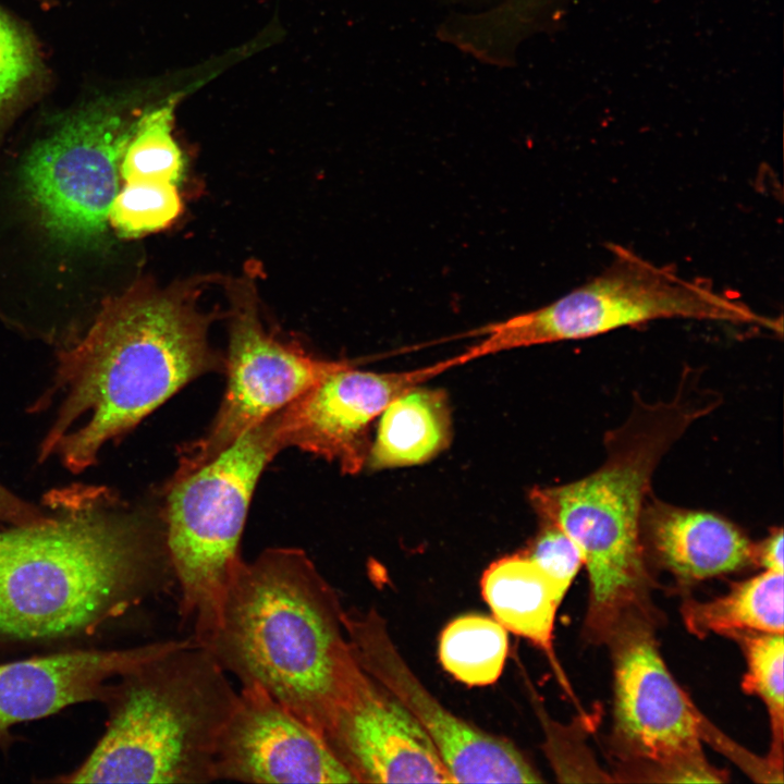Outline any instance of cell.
Returning a JSON list of instances; mask_svg holds the SVG:
<instances>
[{"label":"cell","mask_w":784,"mask_h":784,"mask_svg":"<svg viewBox=\"0 0 784 784\" xmlns=\"http://www.w3.org/2000/svg\"><path fill=\"white\" fill-rule=\"evenodd\" d=\"M40 72L41 62L32 37L0 10V127Z\"/></svg>","instance_id":"cell-24"},{"label":"cell","mask_w":784,"mask_h":784,"mask_svg":"<svg viewBox=\"0 0 784 784\" xmlns=\"http://www.w3.org/2000/svg\"><path fill=\"white\" fill-rule=\"evenodd\" d=\"M556 0H505L486 12L489 27L500 37L518 39L530 30Z\"/></svg>","instance_id":"cell-26"},{"label":"cell","mask_w":784,"mask_h":784,"mask_svg":"<svg viewBox=\"0 0 784 784\" xmlns=\"http://www.w3.org/2000/svg\"><path fill=\"white\" fill-rule=\"evenodd\" d=\"M597 277L559 299L478 330L483 339L463 354L467 362L538 344L580 340L659 319H693L755 326L775 333L782 319L649 262L622 246Z\"/></svg>","instance_id":"cell-7"},{"label":"cell","mask_w":784,"mask_h":784,"mask_svg":"<svg viewBox=\"0 0 784 784\" xmlns=\"http://www.w3.org/2000/svg\"><path fill=\"white\" fill-rule=\"evenodd\" d=\"M699 380L700 375L687 369L671 400L635 399L627 419L605 434L600 467L575 481L529 492L541 522L561 528L581 554L589 578L584 635L593 644H605L626 618L657 620L641 516L662 457L688 427L721 403Z\"/></svg>","instance_id":"cell-3"},{"label":"cell","mask_w":784,"mask_h":784,"mask_svg":"<svg viewBox=\"0 0 784 784\" xmlns=\"http://www.w3.org/2000/svg\"><path fill=\"white\" fill-rule=\"evenodd\" d=\"M231 287L226 389L209 430L183 448L172 477L210 462L323 378L351 366L311 356L296 343L275 338L261 322L254 286L240 282Z\"/></svg>","instance_id":"cell-10"},{"label":"cell","mask_w":784,"mask_h":784,"mask_svg":"<svg viewBox=\"0 0 784 784\" xmlns=\"http://www.w3.org/2000/svg\"><path fill=\"white\" fill-rule=\"evenodd\" d=\"M654 620L623 621L607 640L613 664L612 748L621 781L724 782L706 759L705 716L667 669Z\"/></svg>","instance_id":"cell-8"},{"label":"cell","mask_w":784,"mask_h":784,"mask_svg":"<svg viewBox=\"0 0 784 784\" xmlns=\"http://www.w3.org/2000/svg\"><path fill=\"white\" fill-rule=\"evenodd\" d=\"M784 573L765 571L735 583L709 601L687 599L681 607L684 624L697 637L743 632L783 634Z\"/></svg>","instance_id":"cell-19"},{"label":"cell","mask_w":784,"mask_h":784,"mask_svg":"<svg viewBox=\"0 0 784 784\" xmlns=\"http://www.w3.org/2000/svg\"><path fill=\"white\" fill-rule=\"evenodd\" d=\"M324 738L358 783H455L417 720L357 661Z\"/></svg>","instance_id":"cell-13"},{"label":"cell","mask_w":784,"mask_h":784,"mask_svg":"<svg viewBox=\"0 0 784 784\" xmlns=\"http://www.w3.org/2000/svg\"><path fill=\"white\" fill-rule=\"evenodd\" d=\"M507 630L495 620L466 614L451 621L439 640L444 670L468 686H487L502 674L509 650Z\"/></svg>","instance_id":"cell-20"},{"label":"cell","mask_w":784,"mask_h":784,"mask_svg":"<svg viewBox=\"0 0 784 784\" xmlns=\"http://www.w3.org/2000/svg\"><path fill=\"white\" fill-rule=\"evenodd\" d=\"M481 593L493 617L509 632L553 652V630L564 593L525 554L504 556L483 572Z\"/></svg>","instance_id":"cell-17"},{"label":"cell","mask_w":784,"mask_h":784,"mask_svg":"<svg viewBox=\"0 0 784 784\" xmlns=\"http://www.w3.org/2000/svg\"><path fill=\"white\" fill-rule=\"evenodd\" d=\"M538 565L565 595L583 566L574 541L558 526L542 522L529 549L524 553Z\"/></svg>","instance_id":"cell-25"},{"label":"cell","mask_w":784,"mask_h":784,"mask_svg":"<svg viewBox=\"0 0 784 784\" xmlns=\"http://www.w3.org/2000/svg\"><path fill=\"white\" fill-rule=\"evenodd\" d=\"M226 674L206 647L175 639L113 682L103 735L53 782H216L217 744L238 696Z\"/></svg>","instance_id":"cell-5"},{"label":"cell","mask_w":784,"mask_h":784,"mask_svg":"<svg viewBox=\"0 0 784 784\" xmlns=\"http://www.w3.org/2000/svg\"><path fill=\"white\" fill-rule=\"evenodd\" d=\"M746 658L747 670L742 688L761 699L768 710L771 746L767 756L770 764L783 773L784 679L783 634L743 632L733 635Z\"/></svg>","instance_id":"cell-22"},{"label":"cell","mask_w":784,"mask_h":784,"mask_svg":"<svg viewBox=\"0 0 784 784\" xmlns=\"http://www.w3.org/2000/svg\"><path fill=\"white\" fill-rule=\"evenodd\" d=\"M646 558L694 583L755 564V542L721 515L675 506L651 493L641 516Z\"/></svg>","instance_id":"cell-16"},{"label":"cell","mask_w":784,"mask_h":784,"mask_svg":"<svg viewBox=\"0 0 784 784\" xmlns=\"http://www.w3.org/2000/svg\"><path fill=\"white\" fill-rule=\"evenodd\" d=\"M0 531V642L86 637L175 586L164 528L105 491Z\"/></svg>","instance_id":"cell-1"},{"label":"cell","mask_w":784,"mask_h":784,"mask_svg":"<svg viewBox=\"0 0 784 784\" xmlns=\"http://www.w3.org/2000/svg\"><path fill=\"white\" fill-rule=\"evenodd\" d=\"M342 614L304 550L269 548L242 560L201 646L241 686L262 688L324 737L355 663Z\"/></svg>","instance_id":"cell-4"},{"label":"cell","mask_w":784,"mask_h":784,"mask_svg":"<svg viewBox=\"0 0 784 784\" xmlns=\"http://www.w3.org/2000/svg\"><path fill=\"white\" fill-rule=\"evenodd\" d=\"M216 782L358 783L326 738L256 685L241 686L219 737Z\"/></svg>","instance_id":"cell-14"},{"label":"cell","mask_w":784,"mask_h":784,"mask_svg":"<svg viewBox=\"0 0 784 784\" xmlns=\"http://www.w3.org/2000/svg\"><path fill=\"white\" fill-rule=\"evenodd\" d=\"M176 184L160 180L123 181L112 203L109 224L124 237H138L171 225L181 215Z\"/></svg>","instance_id":"cell-23"},{"label":"cell","mask_w":784,"mask_h":784,"mask_svg":"<svg viewBox=\"0 0 784 784\" xmlns=\"http://www.w3.org/2000/svg\"><path fill=\"white\" fill-rule=\"evenodd\" d=\"M783 529L774 528L762 541L755 542V565L784 573Z\"/></svg>","instance_id":"cell-28"},{"label":"cell","mask_w":784,"mask_h":784,"mask_svg":"<svg viewBox=\"0 0 784 784\" xmlns=\"http://www.w3.org/2000/svg\"><path fill=\"white\" fill-rule=\"evenodd\" d=\"M183 96L184 91L174 93L138 114L122 155L121 183L145 179L177 184L181 180L184 161L173 125L175 108Z\"/></svg>","instance_id":"cell-21"},{"label":"cell","mask_w":784,"mask_h":784,"mask_svg":"<svg viewBox=\"0 0 784 784\" xmlns=\"http://www.w3.org/2000/svg\"><path fill=\"white\" fill-rule=\"evenodd\" d=\"M282 449L274 413L164 488L160 517L179 589L177 612L199 645L215 630L226 587L243 560L240 541L258 478Z\"/></svg>","instance_id":"cell-6"},{"label":"cell","mask_w":784,"mask_h":784,"mask_svg":"<svg viewBox=\"0 0 784 784\" xmlns=\"http://www.w3.org/2000/svg\"><path fill=\"white\" fill-rule=\"evenodd\" d=\"M51 516L0 483V522L12 526H25L45 523Z\"/></svg>","instance_id":"cell-27"},{"label":"cell","mask_w":784,"mask_h":784,"mask_svg":"<svg viewBox=\"0 0 784 784\" xmlns=\"http://www.w3.org/2000/svg\"><path fill=\"white\" fill-rule=\"evenodd\" d=\"M132 97L96 100L68 115L26 157L23 180L46 226L71 243L101 236L121 186L136 118Z\"/></svg>","instance_id":"cell-9"},{"label":"cell","mask_w":784,"mask_h":784,"mask_svg":"<svg viewBox=\"0 0 784 784\" xmlns=\"http://www.w3.org/2000/svg\"><path fill=\"white\" fill-rule=\"evenodd\" d=\"M451 439L446 392L420 384L397 396L381 413L366 462L372 470L422 464L443 452Z\"/></svg>","instance_id":"cell-18"},{"label":"cell","mask_w":784,"mask_h":784,"mask_svg":"<svg viewBox=\"0 0 784 784\" xmlns=\"http://www.w3.org/2000/svg\"><path fill=\"white\" fill-rule=\"evenodd\" d=\"M358 664L417 720L455 783H539L541 777L509 742L485 733L442 706L414 675L375 613L342 614Z\"/></svg>","instance_id":"cell-11"},{"label":"cell","mask_w":784,"mask_h":784,"mask_svg":"<svg viewBox=\"0 0 784 784\" xmlns=\"http://www.w3.org/2000/svg\"><path fill=\"white\" fill-rule=\"evenodd\" d=\"M460 365V355L397 372H373L347 366L333 371L277 412L285 446L336 462L346 474L366 464L368 428L385 407L409 389Z\"/></svg>","instance_id":"cell-12"},{"label":"cell","mask_w":784,"mask_h":784,"mask_svg":"<svg viewBox=\"0 0 784 784\" xmlns=\"http://www.w3.org/2000/svg\"><path fill=\"white\" fill-rule=\"evenodd\" d=\"M175 639L123 649H71L0 663V749L12 728L82 702H106L112 679L169 648Z\"/></svg>","instance_id":"cell-15"},{"label":"cell","mask_w":784,"mask_h":784,"mask_svg":"<svg viewBox=\"0 0 784 784\" xmlns=\"http://www.w3.org/2000/svg\"><path fill=\"white\" fill-rule=\"evenodd\" d=\"M194 286L137 281L108 298L87 333L58 357L56 419L40 450L79 473L195 378L224 367L210 348V316Z\"/></svg>","instance_id":"cell-2"}]
</instances>
